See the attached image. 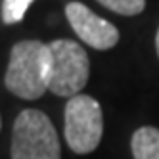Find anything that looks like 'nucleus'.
I'll return each mask as SVG.
<instances>
[{"label":"nucleus","instance_id":"f257e3e1","mask_svg":"<svg viewBox=\"0 0 159 159\" xmlns=\"http://www.w3.org/2000/svg\"><path fill=\"white\" fill-rule=\"evenodd\" d=\"M50 67L52 54L48 44L40 40H19L10 52L4 84L17 98L39 100L48 90Z\"/></svg>","mask_w":159,"mask_h":159},{"label":"nucleus","instance_id":"f03ea898","mask_svg":"<svg viewBox=\"0 0 159 159\" xmlns=\"http://www.w3.org/2000/svg\"><path fill=\"white\" fill-rule=\"evenodd\" d=\"M12 159H61V146L52 121L39 109H23L14 121Z\"/></svg>","mask_w":159,"mask_h":159},{"label":"nucleus","instance_id":"7ed1b4c3","mask_svg":"<svg viewBox=\"0 0 159 159\" xmlns=\"http://www.w3.org/2000/svg\"><path fill=\"white\" fill-rule=\"evenodd\" d=\"M48 46L52 54L48 90L63 98L77 96L86 86L90 77V61L84 48L67 39L52 40Z\"/></svg>","mask_w":159,"mask_h":159},{"label":"nucleus","instance_id":"20e7f679","mask_svg":"<svg viewBox=\"0 0 159 159\" xmlns=\"http://www.w3.org/2000/svg\"><path fill=\"white\" fill-rule=\"evenodd\" d=\"M63 134L67 146L75 153L94 152L104 134V115L100 104L86 94H77L67 100L63 113Z\"/></svg>","mask_w":159,"mask_h":159},{"label":"nucleus","instance_id":"39448f33","mask_svg":"<svg viewBox=\"0 0 159 159\" xmlns=\"http://www.w3.org/2000/svg\"><path fill=\"white\" fill-rule=\"evenodd\" d=\"M65 17L75 35L84 44L96 50H109L119 42V29L96 16L88 6L81 2H69L65 6Z\"/></svg>","mask_w":159,"mask_h":159},{"label":"nucleus","instance_id":"423d86ee","mask_svg":"<svg viewBox=\"0 0 159 159\" xmlns=\"http://www.w3.org/2000/svg\"><path fill=\"white\" fill-rule=\"evenodd\" d=\"M134 159H159V129L140 127L130 138Z\"/></svg>","mask_w":159,"mask_h":159},{"label":"nucleus","instance_id":"0eeeda50","mask_svg":"<svg viewBox=\"0 0 159 159\" xmlns=\"http://www.w3.org/2000/svg\"><path fill=\"white\" fill-rule=\"evenodd\" d=\"M35 0H4L2 2V21L6 25L19 23L25 17L29 6Z\"/></svg>","mask_w":159,"mask_h":159},{"label":"nucleus","instance_id":"6e6552de","mask_svg":"<svg viewBox=\"0 0 159 159\" xmlns=\"http://www.w3.org/2000/svg\"><path fill=\"white\" fill-rule=\"evenodd\" d=\"M98 2L121 16H138L146 8V0H98Z\"/></svg>","mask_w":159,"mask_h":159},{"label":"nucleus","instance_id":"1a4fd4ad","mask_svg":"<svg viewBox=\"0 0 159 159\" xmlns=\"http://www.w3.org/2000/svg\"><path fill=\"white\" fill-rule=\"evenodd\" d=\"M155 50H157V58H159V29L155 33Z\"/></svg>","mask_w":159,"mask_h":159},{"label":"nucleus","instance_id":"9d476101","mask_svg":"<svg viewBox=\"0 0 159 159\" xmlns=\"http://www.w3.org/2000/svg\"><path fill=\"white\" fill-rule=\"evenodd\" d=\"M0 129H2V119H0Z\"/></svg>","mask_w":159,"mask_h":159}]
</instances>
